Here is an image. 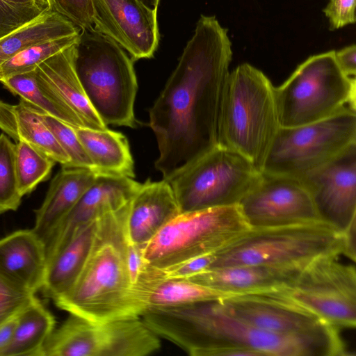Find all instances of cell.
<instances>
[{"instance_id": "obj_1", "label": "cell", "mask_w": 356, "mask_h": 356, "mask_svg": "<svg viewBox=\"0 0 356 356\" xmlns=\"http://www.w3.org/2000/svg\"><path fill=\"white\" fill-rule=\"evenodd\" d=\"M227 30L201 15L178 64L149 109L163 179L218 145L219 111L232 61Z\"/></svg>"}, {"instance_id": "obj_2", "label": "cell", "mask_w": 356, "mask_h": 356, "mask_svg": "<svg viewBox=\"0 0 356 356\" xmlns=\"http://www.w3.org/2000/svg\"><path fill=\"white\" fill-rule=\"evenodd\" d=\"M159 337L191 356H216L226 347L250 349L259 356H341L346 355L339 330L281 335L261 330L226 312L217 301L150 308L141 316Z\"/></svg>"}, {"instance_id": "obj_3", "label": "cell", "mask_w": 356, "mask_h": 356, "mask_svg": "<svg viewBox=\"0 0 356 356\" xmlns=\"http://www.w3.org/2000/svg\"><path fill=\"white\" fill-rule=\"evenodd\" d=\"M129 204L98 218L87 261L70 291L54 302L58 307L95 323L142 316L127 262Z\"/></svg>"}, {"instance_id": "obj_4", "label": "cell", "mask_w": 356, "mask_h": 356, "mask_svg": "<svg viewBox=\"0 0 356 356\" xmlns=\"http://www.w3.org/2000/svg\"><path fill=\"white\" fill-rule=\"evenodd\" d=\"M280 128L275 86L252 65H238L224 87L218 145L239 154L261 172Z\"/></svg>"}, {"instance_id": "obj_5", "label": "cell", "mask_w": 356, "mask_h": 356, "mask_svg": "<svg viewBox=\"0 0 356 356\" xmlns=\"http://www.w3.org/2000/svg\"><path fill=\"white\" fill-rule=\"evenodd\" d=\"M73 51L76 74L100 119L106 126L135 127L138 84L133 60L94 28L81 30Z\"/></svg>"}, {"instance_id": "obj_6", "label": "cell", "mask_w": 356, "mask_h": 356, "mask_svg": "<svg viewBox=\"0 0 356 356\" xmlns=\"http://www.w3.org/2000/svg\"><path fill=\"white\" fill-rule=\"evenodd\" d=\"M343 233L323 221L262 228L216 253L209 268L236 265L305 267L327 254H343Z\"/></svg>"}, {"instance_id": "obj_7", "label": "cell", "mask_w": 356, "mask_h": 356, "mask_svg": "<svg viewBox=\"0 0 356 356\" xmlns=\"http://www.w3.org/2000/svg\"><path fill=\"white\" fill-rule=\"evenodd\" d=\"M280 127H299L356 108L355 77L340 70L335 51L309 57L275 87Z\"/></svg>"}, {"instance_id": "obj_8", "label": "cell", "mask_w": 356, "mask_h": 356, "mask_svg": "<svg viewBox=\"0 0 356 356\" xmlns=\"http://www.w3.org/2000/svg\"><path fill=\"white\" fill-rule=\"evenodd\" d=\"M250 229L238 205L180 213L143 248V258L162 269L188 259L216 253Z\"/></svg>"}, {"instance_id": "obj_9", "label": "cell", "mask_w": 356, "mask_h": 356, "mask_svg": "<svg viewBox=\"0 0 356 356\" xmlns=\"http://www.w3.org/2000/svg\"><path fill=\"white\" fill-rule=\"evenodd\" d=\"M261 174L248 159L218 145L165 180L184 213L238 205Z\"/></svg>"}, {"instance_id": "obj_10", "label": "cell", "mask_w": 356, "mask_h": 356, "mask_svg": "<svg viewBox=\"0 0 356 356\" xmlns=\"http://www.w3.org/2000/svg\"><path fill=\"white\" fill-rule=\"evenodd\" d=\"M356 144V108H346L320 121L280 127L261 172L300 178Z\"/></svg>"}, {"instance_id": "obj_11", "label": "cell", "mask_w": 356, "mask_h": 356, "mask_svg": "<svg viewBox=\"0 0 356 356\" xmlns=\"http://www.w3.org/2000/svg\"><path fill=\"white\" fill-rule=\"evenodd\" d=\"M160 347L141 317L95 323L70 314L50 334L42 356H145Z\"/></svg>"}, {"instance_id": "obj_12", "label": "cell", "mask_w": 356, "mask_h": 356, "mask_svg": "<svg viewBox=\"0 0 356 356\" xmlns=\"http://www.w3.org/2000/svg\"><path fill=\"white\" fill-rule=\"evenodd\" d=\"M327 254L307 264L287 286L275 291L291 302L337 328L356 325V270Z\"/></svg>"}, {"instance_id": "obj_13", "label": "cell", "mask_w": 356, "mask_h": 356, "mask_svg": "<svg viewBox=\"0 0 356 356\" xmlns=\"http://www.w3.org/2000/svg\"><path fill=\"white\" fill-rule=\"evenodd\" d=\"M238 207L250 228L322 221L309 190L293 177L261 172Z\"/></svg>"}, {"instance_id": "obj_14", "label": "cell", "mask_w": 356, "mask_h": 356, "mask_svg": "<svg viewBox=\"0 0 356 356\" xmlns=\"http://www.w3.org/2000/svg\"><path fill=\"white\" fill-rule=\"evenodd\" d=\"M300 179L322 221L341 232L356 221V144Z\"/></svg>"}, {"instance_id": "obj_15", "label": "cell", "mask_w": 356, "mask_h": 356, "mask_svg": "<svg viewBox=\"0 0 356 356\" xmlns=\"http://www.w3.org/2000/svg\"><path fill=\"white\" fill-rule=\"evenodd\" d=\"M94 29L116 42L133 60L152 58L159 42L156 12L139 0H90Z\"/></svg>"}, {"instance_id": "obj_16", "label": "cell", "mask_w": 356, "mask_h": 356, "mask_svg": "<svg viewBox=\"0 0 356 356\" xmlns=\"http://www.w3.org/2000/svg\"><path fill=\"white\" fill-rule=\"evenodd\" d=\"M218 302L228 313L277 334L310 335L334 327L275 291L238 294Z\"/></svg>"}, {"instance_id": "obj_17", "label": "cell", "mask_w": 356, "mask_h": 356, "mask_svg": "<svg viewBox=\"0 0 356 356\" xmlns=\"http://www.w3.org/2000/svg\"><path fill=\"white\" fill-rule=\"evenodd\" d=\"M140 185L131 177L97 174L47 241V262L86 226L129 203Z\"/></svg>"}, {"instance_id": "obj_18", "label": "cell", "mask_w": 356, "mask_h": 356, "mask_svg": "<svg viewBox=\"0 0 356 356\" xmlns=\"http://www.w3.org/2000/svg\"><path fill=\"white\" fill-rule=\"evenodd\" d=\"M34 72L38 83L76 118L81 128H108L91 106L79 81L73 44L42 62Z\"/></svg>"}, {"instance_id": "obj_19", "label": "cell", "mask_w": 356, "mask_h": 356, "mask_svg": "<svg viewBox=\"0 0 356 356\" xmlns=\"http://www.w3.org/2000/svg\"><path fill=\"white\" fill-rule=\"evenodd\" d=\"M47 267L44 243L32 229L0 239V277L15 286L35 294L42 288Z\"/></svg>"}, {"instance_id": "obj_20", "label": "cell", "mask_w": 356, "mask_h": 356, "mask_svg": "<svg viewBox=\"0 0 356 356\" xmlns=\"http://www.w3.org/2000/svg\"><path fill=\"white\" fill-rule=\"evenodd\" d=\"M180 213L177 201L169 183L163 179L141 184L129 202L126 232L129 242L145 245L169 221Z\"/></svg>"}, {"instance_id": "obj_21", "label": "cell", "mask_w": 356, "mask_h": 356, "mask_svg": "<svg viewBox=\"0 0 356 356\" xmlns=\"http://www.w3.org/2000/svg\"><path fill=\"white\" fill-rule=\"evenodd\" d=\"M303 268L269 265L216 266L188 280L236 295L268 292L289 286Z\"/></svg>"}, {"instance_id": "obj_22", "label": "cell", "mask_w": 356, "mask_h": 356, "mask_svg": "<svg viewBox=\"0 0 356 356\" xmlns=\"http://www.w3.org/2000/svg\"><path fill=\"white\" fill-rule=\"evenodd\" d=\"M134 291L143 313L150 308L217 301L236 295L188 279L161 277L148 265L134 286Z\"/></svg>"}, {"instance_id": "obj_23", "label": "cell", "mask_w": 356, "mask_h": 356, "mask_svg": "<svg viewBox=\"0 0 356 356\" xmlns=\"http://www.w3.org/2000/svg\"><path fill=\"white\" fill-rule=\"evenodd\" d=\"M97 175L89 169L62 167L52 179L42 204L35 211L32 229L44 245L60 222L94 182Z\"/></svg>"}, {"instance_id": "obj_24", "label": "cell", "mask_w": 356, "mask_h": 356, "mask_svg": "<svg viewBox=\"0 0 356 356\" xmlns=\"http://www.w3.org/2000/svg\"><path fill=\"white\" fill-rule=\"evenodd\" d=\"M40 112L22 99L17 104L0 100V129L15 141L25 143L66 166L70 158L42 120Z\"/></svg>"}, {"instance_id": "obj_25", "label": "cell", "mask_w": 356, "mask_h": 356, "mask_svg": "<svg viewBox=\"0 0 356 356\" xmlns=\"http://www.w3.org/2000/svg\"><path fill=\"white\" fill-rule=\"evenodd\" d=\"M97 220L82 229L47 262L41 289L45 297L55 302L72 289L93 245Z\"/></svg>"}, {"instance_id": "obj_26", "label": "cell", "mask_w": 356, "mask_h": 356, "mask_svg": "<svg viewBox=\"0 0 356 356\" xmlns=\"http://www.w3.org/2000/svg\"><path fill=\"white\" fill-rule=\"evenodd\" d=\"M97 174L134 178V163L124 135L107 129H75Z\"/></svg>"}, {"instance_id": "obj_27", "label": "cell", "mask_w": 356, "mask_h": 356, "mask_svg": "<svg viewBox=\"0 0 356 356\" xmlns=\"http://www.w3.org/2000/svg\"><path fill=\"white\" fill-rule=\"evenodd\" d=\"M80 32L70 20L49 9L0 39V65L28 47Z\"/></svg>"}, {"instance_id": "obj_28", "label": "cell", "mask_w": 356, "mask_h": 356, "mask_svg": "<svg viewBox=\"0 0 356 356\" xmlns=\"http://www.w3.org/2000/svg\"><path fill=\"white\" fill-rule=\"evenodd\" d=\"M55 323L51 313L35 298L17 315L12 339L0 356H42Z\"/></svg>"}, {"instance_id": "obj_29", "label": "cell", "mask_w": 356, "mask_h": 356, "mask_svg": "<svg viewBox=\"0 0 356 356\" xmlns=\"http://www.w3.org/2000/svg\"><path fill=\"white\" fill-rule=\"evenodd\" d=\"M10 92L21 97L42 113L54 117L74 129L81 128L76 118L52 95L37 82L34 70L0 79Z\"/></svg>"}, {"instance_id": "obj_30", "label": "cell", "mask_w": 356, "mask_h": 356, "mask_svg": "<svg viewBox=\"0 0 356 356\" xmlns=\"http://www.w3.org/2000/svg\"><path fill=\"white\" fill-rule=\"evenodd\" d=\"M55 163L31 145L17 142L15 165L20 194L24 196L31 193L40 183L47 180Z\"/></svg>"}, {"instance_id": "obj_31", "label": "cell", "mask_w": 356, "mask_h": 356, "mask_svg": "<svg viewBox=\"0 0 356 356\" xmlns=\"http://www.w3.org/2000/svg\"><path fill=\"white\" fill-rule=\"evenodd\" d=\"M79 34L39 43L16 54L0 65V79L34 70L53 55L74 44Z\"/></svg>"}, {"instance_id": "obj_32", "label": "cell", "mask_w": 356, "mask_h": 356, "mask_svg": "<svg viewBox=\"0 0 356 356\" xmlns=\"http://www.w3.org/2000/svg\"><path fill=\"white\" fill-rule=\"evenodd\" d=\"M15 144L0 134V213L15 211L21 204L15 165Z\"/></svg>"}, {"instance_id": "obj_33", "label": "cell", "mask_w": 356, "mask_h": 356, "mask_svg": "<svg viewBox=\"0 0 356 356\" xmlns=\"http://www.w3.org/2000/svg\"><path fill=\"white\" fill-rule=\"evenodd\" d=\"M40 116L70 158V163L64 167L85 168L95 172L93 163L80 142L75 129L42 112Z\"/></svg>"}, {"instance_id": "obj_34", "label": "cell", "mask_w": 356, "mask_h": 356, "mask_svg": "<svg viewBox=\"0 0 356 356\" xmlns=\"http://www.w3.org/2000/svg\"><path fill=\"white\" fill-rule=\"evenodd\" d=\"M49 9L33 0H0V39Z\"/></svg>"}, {"instance_id": "obj_35", "label": "cell", "mask_w": 356, "mask_h": 356, "mask_svg": "<svg viewBox=\"0 0 356 356\" xmlns=\"http://www.w3.org/2000/svg\"><path fill=\"white\" fill-rule=\"evenodd\" d=\"M35 298V293L19 289L0 277V325L16 317Z\"/></svg>"}, {"instance_id": "obj_36", "label": "cell", "mask_w": 356, "mask_h": 356, "mask_svg": "<svg viewBox=\"0 0 356 356\" xmlns=\"http://www.w3.org/2000/svg\"><path fill=\"white\" fill-rule=\"evenodd\" d=\"M50 10L65 17L81 30L93 27L90 0H46Z\"/></svg>"}, {"instance_id": "obj_37", "label": "cell", "mask_w": 356, "mask_h": 356, "mask_svg": "<svg viewBox=\"0 0 356 356\" xmlns=\"http://www.w3.org/2000/svg\"><path fill=\"white\" fill-rule=\"evenodd\" d=\"M216 258V253L194 257L173 266L158 269L152 268L154 272L164 278L188 279L195 274L209 268ZM151 267V266H150Z\"/></svg>"}, {"instance_id": "obj_38", "label": "cell", "mask_w": 356, "mask_h": 356, "mask_svg": "<svg viewBox=\"0 0 356 356\" xmlns=\"http://www.w3.org/2000/svg\"><path fill=\"white\" fill-rule=\"evenodd\" d=\"M356 0H330L323 13L328 19L330 29L334 31L355 22Z\"/></svg>"}, {"instance_id": "obj_39", "label": "cell", "mask_w": 356, "mask_h": 356, "mask_svg": "<svg viewBox=\"0 0 356 356\" xmlns=\"http://www.w3.org/2000/svg\"><path fill=\"white\" fill-rule=\"evenodd\" d=\"M337 63L342 72L348 76L355 77L356 46L352 44L335 51Z\"/></svg>"}, {"instance_id": "obj_40", "label": "cell", "mask_w": 356, "mask_h": 356, "mask_svg": "<svg viewBox=\"0 0 356 356\" xmlns=\"http://www.w3.org/2000/svg\"><path fill=\"white\" fill-rule=\"evenodd\" d=\"M356 221L353 222L343 233V255L348 257L353 262H355V228Z\"/></svg>"}, {"instance_id": "obj_41", "label": "cell", "mask_w": 356, "mask_h": 356, "mask_svg": "<svg viewBox=\"0 0 356 356\" xmlns=\"http://www.w3.org/2000/svg\"><path fill=\"white\" fill-rule=\"evenodd\" d=\"M17 316L0 325V354L8 346L12 339Z\"/></svg>"}, {"instance_id": "obj_42", "label": "cell", "mask_w": 356, "mask_h": 356, "mask_svg": "<svg viewBox=\"0 0 356 356\" xmlns=\"http://www.w3.org/2000/svg\"><path fill=\"white\" fill-rule=\"evenodd\" d=\"M142 3H143L146 7L152 10H157L158 6L159 3V0H139Z\"/></svg>"}]
</instances>
